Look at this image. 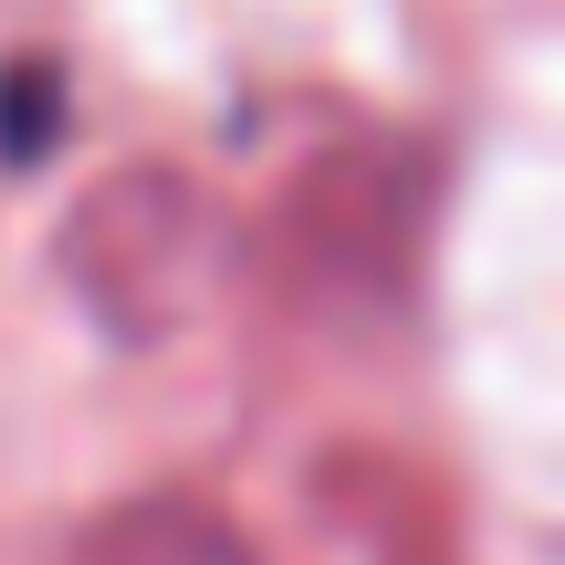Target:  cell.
Instances as JSON below:
<instances>
[{
  "mask_svg": "<svg viewBox=\"0 0 565 565\" xmlns=\"http://www.w3.org/2000/svg\"><path fill=\"white\" fill-rule=\"evenodd\" d=\"M63 565H263V555L200 492H126L63 545Z\"/></svg>",
  "mask_w": 565,
  "mask_h": 565,
  "instance_id": "obj_1",
  "label": "cell"
},
{
  "mask_svg": "<svg viewBox=\"0 0 565 565\" xmlns=\"http://www.w3.org/2000/svg\"><path fill=\"white\" fill-rule=\"evenodd\" d=\"M63 116H74V84H63V63L21 53L11 74H0V158H11V168H32L42 147L63 137Z\"/></svg>",
  "mask_w": 565,
  "mask_h": 565,
  "instance_id": "obj_2",
  "label": "cell"
}]
</instances>
